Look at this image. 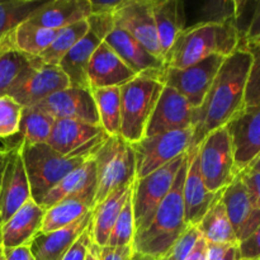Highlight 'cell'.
<instances>
[{"label": "cell", "mask_w": 260, "mask_h": 260, "mask_svg": "<svg viewBox=\"0 0 260 260\" xmlns=\"http://www.w3.org/2000/svg\"><path fill=\"white\" fill-rule=\"evenodd\" d=\"M248 170H253V172H260V156L256 157V159L254 160L253 162H251V165L248 168Z\"/></svg>", "instance_id": "54"}, {"label": "cell", "mask_w": 260, "mask_h": 260, "mask_svg": "<svg viewBox=\"0 0 260 260\" xmlns=\"http://www.w3.org/2000/svg\"><path fill=\"white\" fill-rule=\"evenodd\" d=\"M151 8L157 40L165 63L168 53L182 32L179 0H151Z\"/></svg>", "instance_id": "30"}, {"label": "cell", "mask_w": 260, "mask_h": 260, "mask_svg": "<svg viewBox=\"0 0 260 260\" xmlns=\"http://www.w3.org/2000/svg\"><path fill=\"white\" fill-rule=\"evenodd\" d=\"M99 116V124L108 136H119L121 131V89H90Z\"/></svg>", "instance_id": "34"}, {"label": "cell", "mask_w": 260, "mask_h": 260, "mask_svg": "<svg viewBox=\"0 0 260 260\" xmlns=\"http://www.w3.org/2000/svg\"><path fill=\"white\" fill-rule=\"evenodd\" d=\"M192 128L178 129L144 137L134 144L136 156V179L147 177L164 165L189 151Z\"/></svg>", "instance_id": "9"}, {"label": "cell", "mask_w": 260, "mask_h": 260, "mask_svg": "<svg viewBox=\"0 0 260 260\" xmlns=\"http://www.w3.org/2000/svg\"><path fill=\"white\" fill-rule=\"evenodd\" d=\"M159 73L140 74L121 86V131L119 136L129 144L141 141L146 134L164 84Z\"/></svg>", "instance_id": "4"}, {"label": "cell", "mask_w": 260, "mask_h": 260, "mask_svg": "<svg viewBox=\"0 0 260 260\" xmlns=\"http://www.w3.org/2000/svg\"><path fill=\"white\" fill-rule=\"evenodd\" d=\"M23 107L9 95L0 96V139L9 140L19 132Z\"/></svg>", "instance_id": "40"}, {"label": "cell", "mask_w": 260, "mask_h": 260, "mask_svg": "<svg viewBox=\"0 0 260 260\" xmlns=\"http://www.w3.org/2000/svg\"><path fill=\"white\" fill-rule=\"evenodd\" d=\"M90 32L98 36L102 41L114 29L113 14H90L86 19Z\"/></svg>", "instance_id": "43"}, {"label": "cell", "mask_w": 260, "mask_h": 260, "mask_svg": "<svg viewBox=\"0 0 260 260\" xmlns=\"http://www.w3.org/2000/svg\"><path fill=\"white\" fill-rule=\"evenodd\" d=\"M225 57L210 56L185 69L165 68L157 78L164 85L182 94L192 108H198L207 95Z\"/></svg>", "instance_id": "10"}, {"label": "cell", "mask_w": 260, "mask_h": 260, "mask_svg": "<svg viewBox=\"0 0 260 260\" xmlns=\"http://www.w3.org/2000/svg\"><path fill=\"white\" fill-rule=\"evenodd\" d=\"M240 50L248 51L251 56V66L246 83L244 108L260 107V38L245 43Z\"/></svg>", "instance_id": "39"}, {"label": "cell", "mask_w": 260, "mask_h": 260, "mask_svg": "<svg viewBox=\"0 0 260 260\" xmlns=\"http://www.w3.org/2000/svg\"><path fill=\"white\" fill-rule=\"evenodd\" d=\"M132 255H134L132 245L121 246V248L103 246L101 250V260H131Z\"/></svg>", "instance_id": "46"}, {"label": "cell", "mask_w": 260, "mask_h": 260, "mask_svg": "<svg viewBox=\"0 0 260 260\" xmlns=\"http://www.w3.org/2000/svg\"><path fill=\"white\" fill-rule=\"evenodd\" d=\"M45 208L30 200L20 207L9 220L0 226V236L4 248L29 245L41 231Z\"/></svg>", "instance_id": "22"}, {"label": "cell", "mask_w": 260, "mask_h": 260, "mask_svg": "<svg viewBox=\"0 0 260 260\" xmlns=\"http://www.w3.org/2000/svg\"><path fill=\"white\" fill-rule=\"evenodd\" d=\"M5 156H7V149L5 147H0V173H2L3 167H4Z\"/></svg>", "instance_id": "55"}, {"label": "cell", "mask_w": 260, "mask_h": 260, "mask_svg": "<svg viewBox=\"0 0 260 260\" xmlns=\"http://www.w3.org/2000/svg\"><path fill=\"white\" fill-rule=\"evenodd\" d=\"M58 30L38 27L30 22H24L12 30V40L20 52L32 57H40L55 40Z\"/></svg>", "instance_id": "35"}, {"label": "cell", "mask_w": 260, "mask_h": 260, "mask_svg": "<svg viewBox=\"0 0 260 260\" xmlns=\"http://www.w3.org/2000/svg\"><path fill=\"white\" fill-rule=\"evenodd\" d=\"M48 0H7L0 2V36L12 32L27 22Z\"/></svg>", "instance_id": "37"}, {"label": "cell", "mask_w": 260, "mask_h": 260, "mask_svg": "<svg viewBox=\"0 0 260 260\" xmlns=\"http://www.w3.org/2000/svg\"><path fill=\"white\" fill-rule=\"evenodd\" d=\"M108 137L101 126L74 119H57L47 145L66 157L94 156Z\"/></svg>", "instance_id": "11"}, {"label": "cell", "mask_w": 260, "mask_h": 260, "mask_svg": "<svg viewBox=\"0 0 260 260\" xmlns=\"http://www.w3.org/2000/svg\"><path fill=\"white\" fill-rule=\"evenodd\" d=\"M101 250H102L101 246H98L96 244L93 243V245H91L90 250H89L85 260H101Z\"/></svg>", "instance_id": "53"}, {"label": "cell", "mask_w": 260, "mask_h": 260, "mask_svg": "<svg viewBox=\"0 0 260 260\" xmlns=\"http://www.w3.org/2000/svg\"><path fill=\"white\" fill-rule=\"evenodd\" d=\"M250 66L251 56L245 50L225 57L202 104L193 109L189 150L197 149L206 136L225 127L243 111Z\"/></svg>", "instance_id": "1"}, {"label": "cell", "mask_w": 260, "mask_h": 260, "mask_svg": "<svg viewBox=\"0 0 260 260\" xmlns=\"http://www.w3.org/2000/svg\"><path fill=\"white\" fill-rule=\"evenodd\" d=\"M70 86L68 78L58 66L41 62L30 69L8 93L23 108L37 106L52 94Z\"/></svg>", "instance_id": "13"}, {"label": "cell", "mask_w": 260, "mask_h": 260, "mask_svg": "<svg viewBox=\"0 0 260 260\" xmlns=\"http://www.w3.org/2000/svg\"><path fill=\"white\" fill-rule=\"evenodd\" d=\"M131 260H155V259L150 258V256H147V255H142V254H140V253H135L134 251V255H132Z\"/></svg>", "instance_id": "56"}, {"label": "cell", "mask_w": 260, "mask_h": 260, "mask_svg": "<svg viewBox=\"0 0 260 260\" xmlns=\"http://www.w3.org/2000/svg\"><path fill=\"white\" fill-rule=\"evenodd\" d=\"M42 61L20 52L14 46L12 33L0 36V96L8 95L10 89Z\"/></svg>", "instance_id": "27"}, {"label": "cell", "mask_w": 260, "mask_h": 260, "mask_svg": "<svg viewBox=\"0 0 260 260\" xmlns=\"http://www.w3.org/2000/svg\"><path fill=\"white\" fill-rule=\"evenodd\" d=\"M4 167L0 174V226L32 200L19 144H8Z\"/></svg>", "instance_id": "12"}, {"label": "cell", "mask_w": 260, "mask_h": 260, "mask_svg": "<svg viewBox=\"0 0 260 260\" xmlns=\"http://www.w3.org/2000/svg\"><path fill=\"white\" fill-rule=\"evenodd\" d=\"M0 260H5L4 246H3V243H2V236H0Z\"/></svg>", "instance_id": "57"}, {"label": "cell", "mask_w": 260, "mask_h": 260, "mask_svg": "<svg viewBox=\"0 0 260 260\" xmlns=\"http://www.w3.org/2000/svg\"><path fill=\"white\" fill-rule=\"evenodd\" d=\"M221 200L238 241L241 243L260 226V210L253 206L248 189L239 175L223 189Z\"/></svg>", "instance_id": "18"}, {"label": "cell", "mask_w": 260, "mask_h": 260, "mask_svg": "<svg viewBox=\"0 0 260 260\" xmlns=\"http://www.w3.org/2000/svg\"><path fill=\"white\" fill-rule=\"evenodd\" d=\"M188 154V169L183 188L184 220L188 226H198L211 206L220 197L222 190L218 193H211L206 187L200 170L198 147L189 150Z\"/></svg>", "instance_id": "20"}, {"label": "cell", "mask_w": 260, "mask_h": 260, "mask_svg": "<svg viewBox=\"0 0 260 260\" xmlns=\"http://www.w3.org/2000/svg\"><path fill=\"white\" fill-rule=\"evenodd\" d=\"M53 123H55V119L52 117L37 109L36 107L23 108L19 132L17 136H14L19 137V139L10 144H47L51 132H52Z\"/></svg>", "instance_id": "33"}, {"label": "cell", "mask_w": 260, "mask_h": 260, "mask_svg": "<svg viewBox=\"0 0 260 260\" xmlns=\"http://www.w3.org/2000/svg\"><path fill=\"white\" fill-rule=\"evenodd\" d=\"M201 175L211 193L225 189L238 177L233 144L228 127H221L205 137L198 146Z\"/></svg>", "instance_id": "7"}, {"label": "cell", "mask_w": 260, "mask_h": 260, "mask_svg": "<svg viewBox=\"0 0 260 260\" xmlns=\"http://www.w3.org/2000/svg\"><path fill=\"white\" fill-rule=\"evenodd\" d=\"M188 157L178 172L172 189L157 207L151 222L141 233L135 235V253L147 255L155 260L164 256L170 250L178 239L184 234L188 225L184 220V203H183V188L188 169Z\"/></svg>", "instance_id": "2"}, {"label": "cell", "mask_w": 260, "mask_h": 260, "mask_svg": "<svg viewBox=\"0 0 260 260\" xmlns=\"http://www.w3.org/2000/svg\"><path fill=\"white\" fill-rule=\"evenodd\" d=\"M221 260H241L240 251H239L238 244H236V245L230 246V248L226 250V253L223 254L222 259H221Z\"/></svg>", "instance_id": "52"}, {"label": "cell", "mask_w": 260, "mask_h": 260, "mask_svg": "<svg viewBox=\"0 0 260 260\" xmlns=\"http://www.w3.org/2000/svg\"><path fill=\"white\" fill-rule=\"evenodd\" d=\"M241 260H246V259H241Z\"/></svg>", "instance_id": "58"}, {"label": "cell", "mask_w": 260, "mask_h": 260, "mask_svg": "<svg viewBox=\"0 0 260 260\" xmlns=\"http://www.w3.org/2000/svg\"><path fill=\"white\" fill-rule=\"evenodd\" d=\"M86 74L90 89L121 88L137 76L104 41L94 51Z\"/></svg>", "instance_id": "19"}, {"label": "cell", "mask_w": 260, "mask_h": 260, "mask_svg": "<svg viewBox=\"0 0 260 260\" xmlns=\"http://www.w3.org/2000/svg\"><path fill=\"white\" fill-rule=\"evenodd\" d=\"M238 48L235 22L198 25L180 32L165 58V68L185 69L213 55L228 57Z\"/></svg>", "instance_id": "3"}, {"label": "cell", "mask_w": 260, "mask_h": 260, "mask_svg": "<svg viewBox=\"0 0 260 260\" xmlns=\"http://www.w3.org/2000/svg\"><path fill=\"white\" fill-rule=\"evenodd\" d=\"M93 235H91V225L76 239L75 243L70 246L68 251L60 260H85L93 245Z\"/></svg>", "instance_id": "42"}, {"label": "cell", "mask_w": 260, "mask_h": 260, "mask_svg": "<svg viewBox=\"0 0 260 260\" xmlns=\"http://www.w3.org/2000/svg\"><path fill=\"white\" fill-rule=\"evenodd\" d=\"M40 111L57 119H74L101 126L95 102L90 89L69 88L52 94L35 106Z\"/></svg>", "instance_id": "15"}, {"label": "cell", "mask_w": 260, "mask_h": 260, "mask_svg": "<svg viewBox=\"0 0 260 260\" xmlns=\"http://www.w3.org/2000/svg\"><path fill=\"white\" fill-rule=\"evenodd\" d=\"M91 14H114L124 4V0H89Z\"/></svg>", "instance_id": "47"}, {"label": "cell", "mask_w": 260, "mask_h": 260, "mask_svg": "<svg viewBox=\"0 0 260 260\" xmlns=\"http://www.w3.org/2000/svg\"><path fill=\"white\" fill-rule=\"evenodd\" d=\"M91 220H93V211L66 228L47 234L38 233L29 244V249L35 259L60 260L75 243L76 239L91 225Z\"/></svg>", "instance_id": "21"}, {"label": "cell", "mask_w": 260, "mask_h": 260, "mask_svg": "<svg viewBox=\"0 0 260 260\" xmlns=\"http://www.w3.org/2000/svg\"><path fill=\"white\" fill-rule=\"evenodd\" d=\"M238 175L245 184L253 206L260 210V172H253V170L246 169L239 173Z\"/></svg>", "instance_id": "44"}, {"label": "cell", "mask_w": 260, "mask_h": 260, "mask_svg": "<svg viewBox=\"0 0 260 260\" xmlns=\"http://www.w3.org/2000/svg\"><path fill=\"white\" fill-rule=\"evenodd\" d=\"M90 14L89 0H48L28 19V22L47 29L60 30L88 19Z\"/></svg>", "instance_id": "25"}, {"label": "cell", "mask_w": 260, "mask_h": 260, "mask_svg": "<svg viewBox=\"0 0 260 260\" xmlns=\"http://www.w3.org/2000/svg\"><path fill=\"white\" fill-rule=\"evenodd\" d=\"M235 0H179L182 30L198 25L235 22Z\"/></svg>", "instance_id": "24"}, {"label": "cell", "mask_w": 260, "mask_h": 260, "mask_svg": "<svg viewBox=\"0 0 260 260\" xmlns=\"http://www.w3.org/2000/svg\"><path fill=\"white\" fill-rule=\"evenodd\" d=\"M241 259L258 260L260 258V226L244 241L238 244Z\"/></svg>", "instance_id": "45"}, {"label": "cell", "mask_w": 260, "mask_h": 260, "mask_svg": "<svg viewBox=\"0 0 260 260\" xmlns=\"http://www.w3.org/2000/svg\"><path fill=\"white\" fill-rule=\"evenodd\" d=\"M200 236L201 233L197 226H188L184 234L178 239L177 243L170 248V250L157 260H185Z\"/></svg>", "instance_id": "41"}, {"label": "cell", "mask_w": 260, "mask_h": 260, "mask_svg": "<svg viewBox=\"0 0 260 260\" xmlns=\"http://www.w3.org/2000/svg\"><path fill=\"white\" fill-rule=\"evenodd\" d=\"M114 27L126 30L150 53L164 61L152 14L151 0H124L113 14Z\"/></svg>", "instance_id": "14"}, {"label": "cell", "mask_w": 260, "mask_h": 260, "mask_svg": "<svg viewBox=\"0 0 260 260\" xmlns=\"http://www.w3.org/2000/svg\"><path fill=\"white\" fill-rule=\"evenodd\" d=\"M223 192V190H222ZM220 197L215 201L208 212L203 216L198 223V230L201 235L206 239L208 244H218V245H236L239 244L230 220L226 213L225 205Z\"/></svg>", "instance_id": "32"}, {"label": "cell", "mask_w": 260, "mask_h": 260, "mask_svg": "<svg viewBox=\"0 0 260 260\" xmlns=\"http://www.w3.org/2000/svg\"><path fill=\"white\" fill-rule=\"evenodd\" d=\"M93 208L94 198L90 197H71L60 201L45 210L40 233L47 234L66 228L93 211Z\"/></svg>", "instance_id": "31"}, {"label": "cell", "mask_w": 260, "mask_h": 260, "mask_svg": "<svg viewBox=\"0 0 260 260\" xmlns=\"http://www.w3.org/2000/svg\"><path fill=\"white\" fill-rule=\"evenodd\" d=\"M96 193V169L91 157L78 169L66 175L52 190L43 198L41 207L47 210L60 201L71 197H90L95 200Z\"/></svg>", "instance_id": "26"}, {"label": "cell", "mask_w": 260, "mask_h": 260, "mask_svg": "<svg viewBox=\"0 0 260 260\" xmlns=\"http://www.w3.org/2000/svg\"><path fill=\"white\" fill-rule=\"evenodd\" d=\"M236 172L248 169L260 156V107L244 108L228 124Z\"/></svg>", "instance_id": "16"}, {"label": "cell", "mask_w": 260, "mask_h": 260, "mask_svg": "<svg viewBox=\"0 0 260 260\" xmlns=\"http://www.w3.org/2000/svg\"><path fill=\"white\" fill-rule=\"evenodd\" d=\"M230 246L233 245H218V244L207 243V255H206V260H221L223 254L226 253V250Z\"/></svg>", "instance_id": "51"}, {"label": "cell", "mask_w": 260, "mask_h": 260, "mask_svg": "<svg viewBox=\"0 0 260 260\" xmlns=\"http://www.w3.org/2000/svg\"><path fill=\"white\" fill-rule=\"evenodd\" d=\"M187 154L177 157L147 177L136 179L132 190L135 226L136 234L141 233L149 226L160 203L164 201L172 189L180 167L184 162Z\"/></svg>", "instance_id": "8"}, {"label": "cell", "mask_w": 260, "mask_h": 260, "mask_svg": "<svg viewBox=\"0 0 260 260\" xmlns=\"http://www.w3.org/2000/svg\"><path fill=\"white\" fill-rule=\"evenodd\" d=\"M135 235H136V226H135V215L134 206H132V196L127 201L124 207L122 208L112 230L111 236L106 246L111 248H121V246H128L134 244Z\"/></svg>", "instance_id": "38"}, {"label": "cell", "mask_w": 260, "mask_h": 260, "mask_svg": "<svg viewBox=\"0 0 260 260\" xmlns=\"http://www.w3.org/2000/svg\"><path fill=\"white\" fill-rule=\"evenodd\" d=\"M258 260H260V258H259V259H258Z\"/></svg>", "instance_id": "59"}, {"label": "cell", "mask_w": 260, "mask_h": 260, "mask_svg": "<svg viewBox=\"0 0 260 260\" xmlns=\"http://www.w3.org/2000/svg\"><path fill=\"white\" fill-rule=\"evenodd\" d=\"M0 174H2V173H0Z\"/></svg>", "instance_id": "60"}, {"label": "cell", "mask_w": 260, "mask_h": 260, "mask_svg": "<svg viewBox=\"0 0 260 260\" xmlns=\"http://www.w3.org/2000/svg\"><path fill=\"white\" fill-rule=\"evenodd\" d=\"M20 152L29 182L30 196L40 206L47 193L52 190L66 175L94 157L62 156L47 144L20 145Z\"/></svg>", "instance_id": "5"}, {"label": "cell", "mask_w": 260, "mask_h": 260, "mask_svg": "<svg viewBox=\"0 0 260 260\" xmlns=\"http://www.w3.org/2000/svg\"><path fill=\"white\" fill-rule=\"evenodd\" d=\"M5 260H36L30 251L29 245L17 246V248H4Z\"/></svg>", "instance_id": "48"}, {"label": "cell", "mask_w": 260, "mask_h": 260, "mask_svg": "<svg viewBox=\"0 0 260 260\" xmlns=\"http://www.w3.org/2000/svg\"><path fill=\"white\" fill-rule=\"evenodd\" d=\"M206 255H207V241L201 235L185 260H206Z\"/></svg>", "instance_id": "50"}, {"label": "cell", "mask_w": 260, "mask_h": 260, "mask_svg": "<svg viewBox=\"0 0 260 260\" xmlns=\"http://www.w3.org/2000/svg\"><path fill=\"white\" fill-rule=\"evenodd\" d=\"M192 106L187 99L170 86L164 85L154 109L145 137L178 129L192 128Z\"/></svg>", "instance_id": "17"}, {"label": "cell", "mask_w": 260, "mask_h": 260, "mask_svg": "<svg viewBox=\"0 0 260 260\" xmlns=\"http://www.w3.org/2000/svg\"><path fill=\"white\" fill-rule=\"evenodd\" d=\"M104 42L111 46L114 52L137 75L160 73L165 69L164 61L150 53L141 43L137 42L131 35L121 28L114 27V29L107 36Z\"/></svg>", "instance_id": "23"}, {"label": "cell", "mask_w": 260, "mask_h": 260, "mask_svg": "<svg viewBox=\"0 0 260 260\" xmlns=\"http://www.w3.org/2000/svg\"><path fill=\"white\" fill-rule=\"evenodd\" d=\"M134 183L114 190L93 208L91 235H93L94 244L101 248L106 246L108 243V239L113 230L114 223L118 220L122 208L132 196Z\"/></svg>", "instance_id": "28"}, {"label": "cell", "mask_w": 260, "mask_h": 260, "mask_svg": "<svg viewBox=\"0 0 260 260\" xmlns=\"http://www.w3.org/2000/svg\"><path fill=\"white\" fill-rule=\"evenodd\" d=\"M88 30L89 27L86 19L60 29L52 43L40 56V60L46 65L58 66L66 53L88 33Z\"/></svg>", "instance_id": "36"}, {"label": "cell", "mask_w": 260, "mask_h": 260, "mask_svg": "<svg viewBox=\"0 0 260 260\" xmlns=\"http://www.w3.org/2000/svg\"><path fill=\"white\" fill-rule=\"evenodd\" d=\"M102 42L103 41L98 36L88 30V33L66 53L65 57L58 63V68L66 75L71 88L90 89L86 71L94 51Z\"/></svg>", "instance_id": "29"}, {"label": "cell", "mask_w": 260, "mask_h": 260, "mask_svg": "<svg viewBox=\"0 0 260 260\" xmlns=\"http://www.w3.org/2000/svg\"><path fill=\"white\" fill-rule=\"evenodd\" d=\"M93 159L96 169L95 207L114 190L136 180V156L132 144L121 136H109Z\"/></svg>", "instance_id": "6"}, {"label": "cell", "mask_w": 260, "mask_h": 260, "mask_svg": "<svg viewBox=\"0 0 260 260\" xmlns=\"http://www.w3.org/2000/svg\"><path fill=\"white\" fill-rule=\"evenodd\" d=\"M258 38H260V2H256V7H255V12H254V15H253V20H251L250 28H249V30H248V35H246V40H245V42H244V45L248 42H250V41L258 40ZM243 46H241V47H243ZM240 48H239V50H240Z\"/></svg>", "instance_id": "49"}]
</instances>
